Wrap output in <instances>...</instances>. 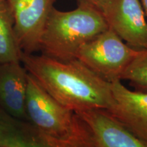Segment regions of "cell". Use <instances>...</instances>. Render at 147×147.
<instances>
[{
    "instance_id": "6da1fadb",
    "label": "cell",
    "mask_w": 147,
    "mask_h": 147,
    "mask_svg": "<svg viewBox=\"0 0 147 147\" xmlns=\"http://www.w3.org/2000/svg\"><path fill=\"white\" fill-rule=\"evenodd\" d=\"M21 62L49 95L71 111H109L113 108L110 82L77 59L60 61L42 54L22 53Z\"/></svg>"
},
{
    "instance_id": "7a4b0ae2",
    "label": "cell",
    "mask_w": 147,
    "mask_h": 147,
    "mask_svg": "<svg viewBox=\"0 0 147 147\" xmlns=\"http://www.w3.org/2000/svg\"><path fill=\"white\" fill-rule=\"evenodd\" d=\"M108 29L102 12L78 4L76 8L51 11L40 40L42 55L60 61L76 59L80 48Z\"/></svg>"
},
{
    "instance_id": "3957f363",
    "label": "cell",
    "mask_w": 147,
    "mask_h": 147,
    "mask_svg": "<svg viewBox=\"0 0 147 147\" xmlns=\"http://www.w3.org/2000/svg\"><path fill=\"white\" fill-rule=\"evenodd\" d=\"M25 113L27 121L43 133L91 146L85 128L76 113L55 100L29 73Z\"/></svg>"
},
{
    "instance_id": "277c9868",
    "label": "cell",
    "mask_w": 147,
    "mask_h": 147,
    "mask_svg": "<svg viewBox=\"0 0 147 147\" xmlns=\"http://www.w3.org/2000/svg\"><path fill=\"white\" fill-rule=\"evenodd\" d=\"M142 50L130 47L108 28L80 48L77 59L97 76L112 82L120 80Z\"/></svg>"
},
{
    "instance_id": "5b68a950",
    "label": "cell",
    "mask_w": 147,
    "mask_h": 147,
    "mask_svg": "<svg viewBox=\"0 0 147 147\" xmlns=\"http://www.w3.org/2000/svg\"><path fill=\"white\" fill-rule=\"evenodd\" d=\"M14 18V30L23 53L40 51V40L56 0H8Z\"/></svg>"
},
{
    "instance_id": "8992f818",
    "label": "cell",
    "mask_w": 147,
    "mask_h": 147,
    "mask_svg": "<svg viewBox=\"0 0 147 147\" xmlns=\"http://www.w3.org/2000/svg\"><path fill=\"white\" fill-rule=\"evenodd\" d=\"M108 28L127 45L147 49V21L140 0H109L101 11Z\"/></svg>"
},
{
    "instance_id": "52a82bcc",
    "label": "cell",
    "mask_w": 147,
    "mask_h": 147,
    "mask_svg": "<svg viewBox=\"0 0 147 147\" xmlns=\"http://www.w3.org/2000/svg\"><path fill=\"white\" fill-rule=\"evenodd\" d=\"M85 128L92 147H147L107 110L89 109L74 112Z\"/></svg>"
},
{
    "instance_id": "ba28073f",
    "label": "cell",
    "mask_w": 147,
    "mask_h": 147,
    "mask_svg": "<svg viewBox=\"0 0 147 147\" xmlns=\"http://www.w3.org/2000/svg\"><path fill=\"white\" fill-rule=\"evenodd\" d=\"M114 104L109 113L136 136L147 142V93L130 90L117 80L110 82Z\"/></svg>"
},
{
    "instance_id": "9c48e42d",
    "label": "cell",
    "mask_w": 147,
    "mask_h": 147,
    "mask_svg": "<svg viewBox=\"0 0 147 147\" xmlns=\"http://www.w3.org/2000/svg\"><path fill=\"white\" fill-rule=\"evenodd\" d=\"M0 145L3 147H89L47 135L28 121L14 118L1 108Z\"/></svg>"
},
{
    "instance_id": "30bf717a",
    "label": "cell",
    "mask_w": 147,
    "mask_h": 147,
    "mask_svg": "<svg viewBox=\"0 0 147 147\" xmlns=\"http://www.w3.org/2000/svg\"><path fill=\"white\" fill-rule=\"evenodd\" d=\"M28 72L21 61L0 63V108L14 118L27 121L25 99Z\"/></svg>"
},
{
    "instance_id": "8fae6325",
    "label": "cell",
    "mask_w": 147,
    "mask_h": 147,
    "mask_svg": "<svg viewBox=\"0 0 147 147\" xmlns=\"http://www.w3.org/2000/svg\"><path fill=\"white\" fill-rule=\"evenodd\" d=\"M23 51L14 30V18L8 0L0 1V63L21 61Z\"/></svg>"
},
{
    "instance_id": "7c38bea8",
    "label": "cell",
    "mask_w": 147,
    "mask_h": 147,
    "mask_svg": "<svg viewBox=\"0 0 147 147\" xmlns=\"http://www.w3.org/2000/svg\"><path fill=\"white\" fill-rule=\"evenodd\" d=\"M121 80L128 81L135 91L147 93V49L141 51L127 66Z\"/></svg>"
},
{
    "instance_id": "4fadbf2b",
    "label": "cell",
    "mask_w": 147,
    "mask_h": 147,
    "mask_svg": "<svg viewBox=\"0 0 147 147\" xmlns=\"http://www.w3.org/2000/svg\"><path fill=\"white\" fill-rule=\"evenodd\" d=\"M78 4H84L93 7L97 10L102 11L109 0H76Z\"/></svg>"
},
{
    "instance_id": "5bb4252c",
    "label": "cell",
    "mask_w": 147,
    "mask_h": 147,
    "mask_svg": "<svg viewBox=\"0 0 147 147\" xmlns=\"http://www.w3.org/2000/svg\"><path fill=\"white\" fill-rule=\"evenodd\" d=\"M141 3H142V5L143 6V8H144L145 14H146V16L147 17V0H140Z\"/></svg>"
},
{
    "instance_id": "9a60e30c",
    "label": "cell",
    "mask_w": 147,
    "mask_h": 147,
    "mask_svg": "<svg viewBox=\"0 0 147 147\" xmlns=\"http://www.w3.org/2000/svg\"><path fill=\"white\" fill-rule=\"evenodd\" d=\"M5 1V0H0V1Z\"/></svg>"
},
{
    "instance_id": "2e32d148",
    "label": "cell",
    "mask_w": 147,
    "mask_h": 147,
    "mask_svg": "<svg viewBox=\"0 0 147 147\" xmlns=\"http://www.w3.org/2000/svg\"><path fill=\"white\" fill-rule=\"evenodd\" d=\"M0 147H3V146H1V145H0Z\"/></svg>"
}]
</instances>
